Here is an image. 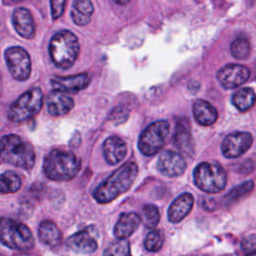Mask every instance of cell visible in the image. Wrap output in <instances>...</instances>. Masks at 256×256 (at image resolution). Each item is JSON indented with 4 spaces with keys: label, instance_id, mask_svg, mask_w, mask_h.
I'll use <instances>...</instances> for the list:
<instances>
[{
    "label": "cell",
    "instance_id": "1",
    "mask_svg": "<svg viewBox=\"0 0 256 256\" xmlns=\"http://www.w3.org/2000/svg\"><path fill=\"white\" fill-rule=\"evenodd\" d=\"M138 173L135 162H126L106 180H104L94 191L93 196L100 204H106L125 193L133 184Z\"/></svg>",
    "mask_w": 256,
    "mask_h": 256
},
{
    "label": "cell",
    "instance_id": "2",
    "mask_svg": "<svg viewBox=\"0 0 256 256\" xmlns=\"http://www.w3.org/2000/svg\"><path fill=\"white\" fill-rule=\"evenodd\" d=\"M81 169V162L73 152L52 150L44 159L43 170L47 178L53 181H69Z\"/></svg>",
    "mask_w": 256,
    "mask_h": 256
},
{
    "label": "cell",
    "instance_id": "3",
    "mask_svg": "<svg viewBox=\"0 0 256 256\" xmlns=\"http://www.w3.org/2000/svg\"><path fill=\"white\" fill-rule=\"evenodd\" d=\"M80 46L77 37L69 30H62L53 35L49 44V54L53 63L67 69L73 65L79 54Z\"/></svg>",
    "mask_w": 256,
    "mask_h": 256
},
{
    "label": "cell",
    "instance_id": "4",
    "mask_svg": "<svg viewBox=\"0 0 256 256\" xmlns=\"http://www.w3.org/2000/svg\"><path fill=\"white\" fill-rule=\"evenodd\" d=\"M1 158L11 165L30 169L35 164V151L18 135L9 134L1 139Z\"/></svg>",
    "mask_w": 256,
    "mask_h": 256
},
{
    "label": "cell",
    "instance_id": "5",
    "mask_svg": "<svg viewBox=\"0 0 256 256\" xmlns=\"http://www.w3.org/2000/svg\"><path fill=\"white\" fill-rule=\"evenodd\" d=\"M43 93L35 87L23 93L7 110V117L15 123L25 122L34 117L42 108Z\"/></svg>",
    "mask_w": 256,
    "mask_h": 256
},
{
    "label": "cell",
    "instance_id": "6",
    "mask_svg": "<svg viewBox=\"0 0 256 256\" xmlns=\"http://www.w3.org/2000/svg\"><path fill=\"white\" fill-rule=\"evenodd\" d=\"M0 239L5 246L21 251L30 250L34 246V238L30 229L18 221L2 218Z\"/></svg>",
    "mask_w": 256,
    "mask_h": 256
},
{
    "label": "cell",
    "instance_id": "7",
    "mask_svg": "<svg viewBox=\"0 0 256 256\" xmlns=\"http://www.w3.org/2000/svg\"><path fill=\"white\" fill-rule=\"evenodd\" d=\"M194 182L198 188L208 193H217L222 191L227 182V176L224 169L211 162H202L196 166L193 172Z\"/></svg>",
    "mask_w": 256,
    "mask_h": 256
},
{
    "label": "cell",
    "instance_id": "8",
    "mask_svg": "<svg viewBox=\"0 0 256 256\" xmlns=\"http://www.w3.org/2000/svg\"><path fill=\"white\" fill-rule=\"evenodd\" d=\"M168 133L169 123L166 120L153 122L141 133L138 141L139 150L146 156L155 155L164 146Z\"/></svg>",
    "mask_w": 256,
    "mask_h": 256
},
{
    "label": "cell",
    "instance_id": "9",
    "mask_svg": "<svg viewBox=\"0 0 256 256\" xmlns=\"http://www.w3.org/2000/svg\"><path fill=\"white\" fill-rule=\"evenodd\" d=\"M5 60L12 77L18 81L29 78L31 60L26 50L21 47H11L5 51Z\"/></svg>",
    "mask_w": 256,
    "mask_h": 256
},
{
    "label": "cell",
    "instance_id": "10",
    "mask_svg": "<svg viewBox=\"0 0 256 256\" xmlns=\"http://www.w3.org/2000/svg\"><path fill=\"white\" fill-rule=\"evenodd\" d=\"M253 143L251 133L237 131L230 133L222 142L221 150L226 158H237L250 149Z\"/></svg>",
    "mask_w": 256,
    "mask_h": 256
},
{
    "label": "cell",
    "instance_id": "11",
    "mask_svg": "<svg viewBox=\"0 0 256 256\" xmlns=\"http://www.w3.org/2000/svg\"><path fill=\"white\" fill-rule=\"evenodd\" d=\"M251 73L250 70L243 65L228 64L223 66L217 73V79L222 87L233 89L246 82Z\"/></svg>",
    "mask_w": 256,
    "mask_h": 256
},
{
    "label": "cell",
    "instance_id": "12",
    "mask_svg": "<svg viewBox=\"0 0 256 256\" xmlns=\"http://www.w3.org/2000/svg\"><path fill=\"white\" fill-rule=\"evenodd\" d=\"M157 168L159 172L167 177H177L183 174L186 168V160L178 153L171 150L164 151L158 158Z\"/></svg>",
    "mask_w": 256,
    "mask_h": 256
},
{
    "label": "cell",
    "instance_id": "13",
    "mask_svg": "<svg viewBox=\"0 0 256 256\" xmlns=\"http://www.w3.org/2000/svg\"><path fill=\"white\" fill-rule=\"evenodd\" d=\"M90 81L91 78L88 73H81L67 77L55 76L51 79L50 84L55 91L75 93L85 89L90 84Z\"/></svg>",
    "mask_w": 256,
    "mask_h": 256
},
{
    "label": "cell",
    "instance_id": "14",
    "mask_svg": "<svg viewBox=\"0 0 256 256\" xmlns=\"http://www.w3.org/2000/svg\"><path fill=\"white\" fill-rule=\"evenodd\" d=\"M92 228L93 227H87L86 229L71 235L66 241L67 246L77 253H93L97 250L98 245L94 234L91 232Z\"/></svg>",
    "mask_w": 256,
    "mask_h": 256
},
{
    "label": "cell",
    "instance_id": "15",
    "mask_svg": "<svg viewBox=\"0 0 256 256\" xmlns=\"http://www.w3.org/2000/svg\"><path fill=\"white\" fill-rule=\"evenodd\" d=\"M12 23L20 36L26 39L34 38L35 23L30 11L27 8H16L12 14Z\"/></svg>",
    "mask_w": 256,
    "mask_h": 256
},
{
    "label": "cell",
    "instance_id": "16",
    "mask_svg": "<svg viewBox=\"0 0 256 256\" xmlns=\"http://www.w3.org/2000/svg\"><path fill=\"white\" fill-rule=\"evenodd\" d=\"M105 160L110 165L118 164L127 155L126 143L117 136L108 137L103 144Z\"/></svg>",
    "mask_w": 256,
    "mask_h": 256
},
{
    "label": "cell",
    "instance_id": "17",
    "mask_svg": "<svg viewBox=\"0 0 256 256\" xmlns=\"http://www.w3.org/2000/svg\"><path fill=\"white\" fill-rule=\"evenodd\" d=\"M73 107V99L64 92L53 90L47 96V109L53 116L65 115Z\"/></svg>",
    "mask_w": 256,
    "mask_h": 256
},
{
    "label": "cell",
    "instance_id": "18",
    "mask_svg": "<svg viewBox=\"0 0 256 256\" xmlns=\"http://www.w3.org/2000/svg\"><path fill=\"white\" fill-rule=\"evenodd\" d=\"M194 198L190 193H183L178 196L168 209V220L172 223H178L183 220L191 211Z\"/></svg>",
    "mask_w": 256,
    "mask_h": 256
},
{
    "label": "cell",
    "instance_id": "19",
    "mask_svg": "<svg viewBox=\"0 0 256 256\" xmlns=\"http://www.w3.org/2000/svg\"><path fill=\"white\" fill-rule=\"evenodd\" d=\"M141 218L134 212L122 213L115 224L114 234L118 239H126L139 227Z\"/></svg>",
    "mask_w": 256,
    "mask_h": 256
},
{
    "label": "cell",
    "instance_id": "20",
    "mask_svg": "<svg viewBox=\"0 0 256 256\" xmlns=\"http://www.w3.org/2000/svg\"><path fill=\"white\" fill-rule=\"evenodd\" d=\"M193 114L196 121L203 126L214 124L218 118V112L208 101L198 99L193 104Z\"/></svg>",
    "mask_w": 256,
    "mask_h": 256
},
{
    "label": "cell",
    "instance_id": "21",
    "mask_svg": "<svg viewBox=\"0 0 256 256\" xmlns=\"http://www.w3.org/2000/svg\"><path fill=\"white\" fill-rule=\"evenodd\" d=\"M39 239L45 245L54 247L61 243L62 234L57 225L49 220H45L41 222L38 229Z\"/></svg>",
    "mask_w": 256,
    "mask_h": 256
},
{
    "label": "cell",
    "instance_id": "22",
    "mask_svg": "<svg viewBox=\"0 0 256 256\" xmlns=\"http://www.w3.org/2000/svg\"><path fill=\"white\" fill-rule=\"evenodd\" d=\"M93 13V5L88 0H75L72 4L71 16L75 24L85 25L87 24Z\"/></svg>",
    "mask_w": 256,
    "mask_h": 256
},
{
    "label": "cell",
    "instance_id": "23",
    "mask_svg": "<svg viewBox=\"0 0 256 256\" xmlns=\"http://www.w3.org/2000/svg\"><path fill=\"white\" fill-rule=\"evenodd\" d=\"M256 101L255 91L250 87L238 89L232 96V103L241 112L252 108Z\"/></svg>",
    "mask_w": 256,
    "mask_h": 256
},
{
    "label": "cell",
    "instance_id": "24",
    "mask_svg": "<svg viewBox=\"0 0 256 256\" xmlns=\"http://www.w3.org/2000/svg\"><path fill=\"white\" fill-rule=\"evenodd\" d=\"M174 145L177 146L180 150L185 151L188 153V151L191 148V134L189 127L185 125L184 122H179L175 127V133L173 136Z\"/></svg>",
    "mask_w": 256,
    "mask_h": 256
},
{
    "label": "cell",
    "instance_id": "25",
    "mask_svg": "<svg viewBox=\"0 0 256 256\" xmlns=\"http://www.w3.org/2000/svg\"><path fill=\"white\" fill-rule=\"evenodd\" d=\"M21 187L20 177L13 171H5L0 176V189L2 193H14Z\"/></svg>",
    "mask_w": 256,
    "mask_h": 256
},
{
    "label": "cell",
    "instance_id": "26",
    "mask_svg": "<svg viewBox=\"0 0 256 256\" xmlns=\"http://www.w3.org/2000/svg\"><path fill=\"white\" fill-rule=\"evenodd\" d=\"M231 54L239 60L246 59L251 51L250 42L247 38L244 37H238L231 43Z\"/></svg>",
    "mask_w": 256,
    "mask_h": 256
},
{
    "label": "cell",
    "instance_id": "27",
    "mask_svg": "<svg viewBox=\"0 0 256 256\" xmlns=\"http://www.w3.org/2000/svg\"><path fill=\"white\" fill-rule=\"evenodd\" d=\"M104 256H131L129 242L125 239H117L113 241L106 248Z\"/></svg>",
    "mask_w": 256,
    "mask_h": 256
},
{
    "label": "cell",
    "instance_id": "28",
    "mask_svg": "<svg viewBox=\"0 0 256 256\" xmlns=\"http://www.w3.org/2000/svg\"><path fill=\"white\" fill-rule=\"evenodd\" d=\"M141 216L144 225L148 228L156 227L160 220V213L158 208L151 204H147L142 208Z\"/></svg>",
    "mask_w": 256,
    "mask_h": 256
},
{
    "label": "cell",
    "instance_id": "29",
    "mask_svg": "<svg viewBox=\"0 0 256 256\" xmlns=\"http://www.w3.org/2000/svg\"><path fill=\"white\" fill-rule=\"evenodd\" d=\"M164 242L163 232L160 230H152L150 231L144 241V246L147 251L157 252L162 248Z\"/></svg>",
    "mask_w": 256,
    "mask_h": 256
},
{
    "label": "cell",
    "instance_id": "30",
    "mask_svg": "<svg viewBox=\"0 0 256 256\" xmlns=\"http://www.w3.org/2000/svg\"><path fill=\"white\" fill-rule=\"evenodd\" d=\"M254 188V183L251 180L245 181L243 183H241L240 185L234 187L232 190H230V192L225 196L226 201L228 202H233L235 200H238L244 196H246L247 194H249Z\"/></svg>",
    "mask_w": 256,
    "mask_h": 256
},
{
    "label": "cell",
    "instance_id": "31",
    "mask_svg": "<svg viewBox=\"0 0 256 256\" xmlns=\"http://www.w3.org/2000/svg\"><path fill=\"white\" fill-rule=\"evenodd\" d=\"M129 117V110L125 106L115 107L109 114V119L115 124L124 123Z\"/></svg>",
    "mask_w": 256,
    "mask_h": 256
},
{
    "label": "cell",
    "instance_id": "32",
    "mask_svg": "<svg viewBox=\"0 0 256 256\" xmlns=\"http://www.w3.org/2000/svg\"><path fill=\"white\" fill-rule=\"evenodd\" d=\"M65 4H66L65 1H54V0L50 1L51 12H52L53 19H57L63 14Z\"/></svg>",
    "mask_w": 256,
    "mask_h": 256
},
{
    "label": "cell",
    "instance_id": "33",
    "mask_svg": "<svg viewBox=\"0 0 256 256\" xmlns=\"http://www.w3.org/2000/svg\"><path fill=\"white\" fill-rule=\"evenodd\" d=\"M246 256H256V251H254V252H251V253L247 254Z\"/></svg>",
    "mask_w": 256,
    "mask_h": 256
},
{
    "label": "cell",
    "instance_id": "34",
    "mask_svg": "<svg viewBox=\"0 0 256 256\" xmlns=\"http://www.w3.org/2000/svg\"><path fill=\"white\" fill-rule=\"evenodd\" d=\"M115 3H117V4H121V5H123V4H127L128 2H121V1H116Z\"/></svg>",
    "mask_w": 256,
    "mask_h": 256
},
{
    "label": "cell",
    "instance_id": "35",
    "mask_svg": "<svg viewBox=\"0 0 256 256\" xmlns=\"http://www.w3.org/2000/svg\"><path fill=\"white\" fill-rule=\"evenodd\" d=\"M225 256H230V255H225Z\"/></svg>",
    "mask_w": 256,
    "mask_h": 256
}]
</instances>
